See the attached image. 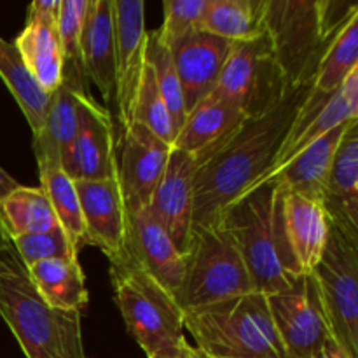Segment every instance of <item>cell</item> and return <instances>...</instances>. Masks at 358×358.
<instances>
[{"instance_id": "e575fe53", "label": "cell", "mask_w": 358, "mask_h": 358, "mask_svg": "<svg viewBox=\"0 0 358 358\" xmlns=\"http://www.w3.org/2000/svg\"><path fill=\"white\" fill-rule=\"evenodd\" d=\"M10 248L20 259L23 268L37 264V262L48 261V259H73L79 257L72 245L66 240L62 227H56L45 233L23 234L10 240Z\"/></svg>"}, {"instance_id": "d590c367", "label": "cell", "mask_w": 358, "mask_h": 358, "mask_svg": "<svg viewBox=\"0 0 358 358\" xmlns=\"http://www.w3.org/2000/svg\"><path fill=\"white\" fill-rule=\"evenodd\" d=\"M208 0H164V21L157 28L161 41L173 48L182 38L201 30Z\"/></svg>"}, {"instance_id": "1f68e13d", "label": "cell", "mask_w": 358, "mask_h": 358, "mask_svg": "<svg viewBox=\"0 0 358 358\" xmlns=\"http://www.w3.org/2000/svg\"><path fill=\"white\" fill-rule=\"evenodd\" d=\"M145 58L149 65L152 66L157 87H159L161 96H163L168 112H170L171 122H173L175 128V136H177L178 129L184 124L187 110H185L184 94H182L180 80H178L177 69H175L173 56H171L170 48L161 41L156 30L147 31Z\"/></svg>"}, {"instance_id": "836d02e7", "label": "cell", "mask_w": 358, "mask_h": 358, "mask_svg": "<svg viewBox=\"0 0 358 358\" xmlns=\"http://www.w3.org/2000/svg\"><path fill=\"white\" fill-rule=\"evenodd\" d=\"M87 7L90 0H59L56 31L63 55V72H83L80 37H83Z\"/></svg>"}, {"instance_id": "ba28073f", "label": "cell", "mask_w": 358, "mask_h": 358, "mask_svg": "<svg viewBox=\"0 0 358 358\" xmlns=\"http://www.w3.org/2000/svg\"><path fill=\"white\" fill-rule=\"evenodd\" d=\"M283 73L276 63L268 34L236 42L210 94L231 101L247 119L262 117L285 96Z\"/></svg>"}, {"instance_id": "9c48e42d", "label": "cell", "mask_w": 358, "mask_h": 358, "mask_svg": "<svg viewBox=\"0 0 358 358\" xmlns=\"http://www.w3.org/2000/svg\"><path fill=\"white\" fill-rule=\"evenodd\" d=\"M311 275L331 336L358 358V247L331 226L324 255Z\"/></svg>"}, {"instance_id": "e0dca14e", "label": "cell", "mask_w": 358, "mask_h": 358, "mask_svg": "<svg viewBox=\"0 0 358 358\" xmlns=\"http://www.w3.org/2000/svg\"><path fill=\"white\" fill-rule=\"evenodd\" d=\"M86 227L87 245L98 247L108 261L126 252L128 213L119 189L117 175L107 180L73 182Z\"/></svg>"}, {"instance_id": "8fae6325", "label": "cell", "mask_w": 358, "mask_h": 358, "mask_svg": "<svg viewBox=\"0 0 358 358\" xmlns=\"http://www.w3.org/2000/svg\"><path fill=\"white\" fill-rule=\"evenodd\" d=\"M171 147L136 122L121 129L117 182L128 215L149 206L164 173Z\"/></svg>"}, {"instance_id": "f546056e", "label": "cell", "mask_w": 358, "mask_h": 358, "mask_svg": "<svg viewBox=\"0 0 358 358\" xmlns=\"http://www.w3.org/2000/svg\"><path fill=\"white\" fill-rule=\"evenodd\" d=\"M0 226L10 241L23 234L52 231L59 224L41 187L20 185L0 201Z\"/></svg>"}, {"instance_id": "4fadbf2b", "label": "cell", "mask_w": 358, "mask_h": 358, "mask_svg": "<svg viewBox=\"0 0 358 358\" xmlns=\"http://www.w3.org/2000/svg\"><path fill=\"white\" fill-rule=\"evenodd\" d=\"M115 41V103L121 129L131 124L133 107L145 66V3L112 0Z\"/></svg>"}, {"instance_id": "8992f818", "label": "cell", "mask_w": 358, "mask_h": 358, "mask_svg": "<svg viewBox=\"0 0 358 358\" xmlns=\"http://www.w3.org/2000/svg\"><path fill=\"white\" fill-rule=\"evenodd\" d=\"M108 262L114 299L126 331L145 355L164 352L184 341V311L175 297L128 250Z\"/></svg>"}, {"instance_id": "5b68a950", "label": "cell", "mask_w": 358, "mask_h": 358, "mask_svg": "<svg viewBox=\"0 0 358 358\" xmlns=\"http://www.w3.org/2000/svg\"><path fill=\"white\" fill-rule=\"evenodd\" d=\"M184 329L212 358H285L266 294L185 311Z\"/></svg>"}, {"instance_id": "52a82bcc", "label": "cell", "mask_w": 358, "mask_h": 358, "mask_svg": "<svg viewBox=\"0 0 358 358\" xmlns=\"http://www.w3.org/2000/svg\"><path fill=\"white\" fill-rule=\"evenodd\" d=\"M184 262V282L175 296L184 313L255 292L236 241L220 226L192 227Z\"/></svg>"}, {"instance_id": "74e56055", "label": "cell", "mask_w": 358, "mask_h": 358, "mask_svg": "<svg viewBox=\"0 0 358 358\" xmlns=\"http://www.w3.org/2000/svg\"><path fill=\"white\" fill-rule=\"evenodd\" d=\"M311 358H352V357H350L348 353L338 345V341H336L332 336H329V338L324 341V345L320 346V350H318V352Z\"/></svg>"}, {"instance_id": "ffe728a7", "label": "cell", "mask_w": 358, "mask_h": 358, "mask_svg": "<svg viewBox=\"0 0 358 358\" xmlns=\"http://www.w3.org/2000/svg\"><path fill=\"white\" fill-rule=\"evenodd\" d=\"M126 250L171 296H177L184 282V255L147 208L128 215Z\"/></svg>"}, {"instance_id": "6da1fadb", "label": "cell", "mask_w": 358, "mask_h": 358, "mask_svg": "<svg viewBox=\"0 0 358 358\" xmlns=\"http://www.w3.org/2000/svg\"><path fill=\"white\" fill-rule=\"evenodd\" d=\"M313 83L287 91L262 117L243 124L198 164L192 185V227L217 226L222 210L271 175Z\"/></svg>"}, {"instance_id": "f1b7e54d", "label": "cell", "mask_w": 358, "mask_h": 358, "mask_svg": "<svg viewBox=\"0 0 358 358\" xmlns=\"http://www.w3.org/2000/svg\"><path fill=\"white\" fill-rule=\"evenodd\" d=\"M0 77L16 103L20 105L34 136L38 135L45 124L51 94L41 90L38 84L31 79L16 45L3 41L2 37H0Z\"/></svg>"}, {"instance_id": "ac0fdd59", "label": "cell", "mask_w": 358, "mask_h": 358, "mask_svg": "<svg viewBox=\"0 0 358 358\" xmlns=\"http://www.w3.org/2000/svg\"><path fill=\"white\" fill-rule=\"evenodd\" d=\"M233 45V42L199 30L170 48L187 114L215 90Z\"/></svg>"}, {"instance_id": "d6986e66", "label": "cell", "mask_w": 358, "mask_h": 358, "mask_svg": "<svg viewBox=\"0 0 358 358\" xmlns=\"http://www.w3.org/2000/svg\"><path fill=\"white\" fill-rule=\"evenodd\" d=\"M320 201L331 226L358 247V121L348 126L339 142Z\"/></svg>"}, {"instance_id": "d4e9b609", "label": "cell", "mask_w": 358, "mask_h": 358, "mask_svg": "<svg viewBox=\"0 0 358 358\" xmlns=\"http://www.w3.org/2000/svg\"><path fill=\"white\" fill-rule=\"evenodd\" d=\"M38 296L59 311H79L86 308L90 294L79 257L48 259L27 268Z\"/></svg>"}, {"instance_id": "484cf974", "label": "cell", "mask_w": 358, "mask_h": 358, "mask_svg": "<svg viewBox=\"0 0 358 358\" xmlns=\"http://www.w3.org/2000/svg\"><path fill=\"white\" fill-rule=\"evenodd\" d=\"M37 166L41 189L48 196L66 240L79 254L84 247H87V240L76 184L62 170V161L58 157L38 156Z\"/></svg>"}, {"instance_id": "30bf717a", "label": "cell", "mask_w": 358, "mask_h": 358, "mask_svg": "<svg viewBox=\"0 0 358 358\" xmlns=\"http://www.w3.org/2000/svg\"><path fill=\"white\" fill-rule=\"evenodd\" d=\"M268 304L285 358H311L331 336L313 275L301 276L285 292L268 296Z\"/></svg>"}, {"instance_id": "f35d334b", "label": "cell", "mask_w": 358, "mask_h": 358, "mask_svg": "<svg viewBox=\"0 0 358 358\" xmlns=\"http://www.w3.org/2000/svg\"><path fill=\"white\" fill-rule=\"evenodd\" d=\"M20 182L14 180L3 168H0V201H2L9 192H13L14 189L20 187Z\"/></svg>"}, {"instance_id": "2e32d148", "label": "cell", "mask_w": 358, "mask_h": 358, "mask_svg": "<svg viewBox=\"0 0 358 358\" xmlns=\"http://www.w3.org/2000/svg\"><path fill=\"white\" fill-rule=\"evenodd\" d=\"M59 0H35L28 7L27 24L13 42L31 79L51 94L62 86L63 55L56 17Z\"/></svg>"}, {"instance_id": "3957f363", "label": "cell", "mask_w": 358, "mask_h": 358, "mask_svg": "<svg viewBox=\"0 0 358 358\" xmlns=\"http://www.w3.org/2000/svg\"><path fill=\"white\" fill-rule=\"evenodd\" d=\"M0 315L27 358H86L83 313L49 306L13 248L0 254Z\"/></svg>"}, {"instance_id": "277c9868", "label": "cell", "mask_w": 358, "mask_h": 358, "mask_svg": "<svg viewBox=\"0 0 358 358\" xmlns=\"http://www.w3.org/2000/svg\"><path fill=\"white\" fill-rule=\"evenodd\" d=\"M278 187L264 180L226 206L217 226L236 241L255 292L273 296L297 282L283 247L276 213Z\"/></svg>"}, {"instance_id": "83f0119b", "label": "cell", "mask_w": 358, "mask_h": 358, "mask_svg": "<svg viewBox=\"0 0 358 358\" xmlns=\"http://www.w3.org/2000/svg\"><path fill=\"white\" fill-rule=\"evenodd\" d=\"M266 0H208L201 30L236 42L257 38L266 31Z\"/></svg>"}, {"instance_id": "7c38bea8", "label": "cell", "mask_w": 358, "mask_h": 358, "mask_svg": "<svg viewBox=\"0 0 358 358\" xmlns=\"http://www.w3.org/2000/svg\"><path fill=\"white\" fill-rule=\"evenodd\" d=\"M278 187V185H276ZM276 213L283 247L297 278L315 271L327 245L331 222L320 199L285 192L278 187Z\"/></svg>"}, {"instance_id": "4316f807", "label": "cell", "mask_w": 358, "mask_h": 358, "mask_svg": "<svg viewBox=\"0 0 358 358\" xmlns=\"http://www.w3.org/2000/svg\"><path fill=\"white\" fill-rule=\"evenodd\" d=\"M357 119H358V70L350 73L348 79H346L345 83H343V86L336 91L334 96L324 105V108L318 112L317 117L308 124V128L304 129V131L294 140V142L287 143V145L283 147L278 159H276V164L275 168H273L271 175L276 173L283 164L289 163L296 154H299L304 147L313 143L315 140L327 135L329 131L336 129L338 126L348 124V122L357 121ZM271 175H269V177H271ZM268 178H266V180H268Z\"/></svg>"}, {"instance_id": "ab89813d", "label": "cell", "mask_w": 358, "mask_h": 358, "mask_svg": "<svg viewBox=\"0 0 358 358\" xmlns=\"http://www.w3.org/2000/svg\"><path fill=\"white\" fill-rule=\"evenodd\" d=\"M9 248H10L9 238H7V234L3 233L2 226H0V254H2V252H6V250H9Z\"/></svg>"}, {"instance_id": "9a60e30c", "label": "cell", "mask_w": 358, "mask_h": 358, "mask_svg": "<svg viewBox=\"0 0 358 358\" xmlns=\"http://www.w3.org/2000/svg\"><path fill=\"white\" fill-rule=\"evenodd\" d=\"M198 161L171 147L166 168L147 210L166 231L182 255L187 254L192 233V185Z\"/></svg>"}, {"instance_id": "7a4b0ae2", "label": "cell", "mask_w": 358, "mask_h": 358, "mask_svg": "<svg viewBox=\"0 0 358 358\" xmlns=\"http://www.w3.org/2000/svg\"><path fill=\"white\" fill-rule=\"evenodd\" d=\"M357 9L336 0H266V34L289 90L313 83L329 45Z\"/></svg>"}, {"instance_id": "d6a6232c", "label": "cell", "mask_w": 358, "mask_h": 358, "mask_svg": "<svg viewBox=\"0 0 358 358\" xmlns=\"http://www.w3.org/2000/svg\"><path fill=\"white\" fill-rule=\"evenodd\" d=\"M131 122L142 124L143 128H147L150 133H154L157 138L173 145V122H171L170 112H168L166 103H164L159 87H157L152 66L149 65L147 58L145 66H143L142 72V79H140L138 93H136L135 107H133Z\"/></svg>"}, {"instance_id": "7402d4cb", "label": "cell", "mask_w": 358, "mask_h": 358, "mask_svg": "<svg viewBox=\"0 0 358 358\" xmlns=\"http://www.w3.org/2000/svg\"><path fill=\"white\" fill-rule=\"evenodd\" d=\"M238 107L224 98L208 94L187 115L173 140L175 149L187 152L196 161L203 159L219 143L233 135L245 121Z\"/></svg>"}, {"instance_id": "cb8c5ba5", "label": "cell", "mask_w": 358, "mask_h": 358, "mask_svg": "<svg viewBox=\"0 0 358 358\" xmlns=\"http://www.w3.org/2000/svg\"><path fill=\"white\" fill-rule=\"evenodd\" d=\"M90 94L86 84L62 80V86L51 93L45 124L34 136L35 157L51 156L59 161L72 145L80 124V101Z\"/></svg>"}, {"instance_id": "5bb4252c", "label": "cell", "mask_w": 358, "mask_h": 358, "mask_svg": "<svg viewBox=\"0 0 358 358\" xmlns=\"http://www.w3.org/2000/svg\"><path fill=\"white\" fill-rule=\"evenodd\" d=\"M62 170L72 182L107 180L117 175L112 117L91 94L80 101L79 131L63 156Z\"/></svg>"}, {"instance_id": "4dcf8cb0", "label": "cell", "mask_w": 358, "mask_h": 358, "mask_svg": "<svg viewBox=\"0 0 358 358\" xmlns=\"http://www.w3.org/2000/svg\"><path fill=\"white\" fill-rule=\"evenodd\" d=\"M355 70H358V9L343 24L322 58L313 80V93L332 98Z\"/></svg>"}, {"instance_id": "603a6c76", "label": "cell", "mask_w": 358, "mask_h": 358, "mask_svg": "<svg viewBox=\"0 0 358 358\" xmlns=\"http://www.w3.org/2000/svg\"><path fill=\"white\" fill-rule=\"evenodd\" d=\"M352 122L338 126L327 135L320 136L313 143L304 147L299 154H296L289 163L283 164L268 180L275 182L285 192L320 199L324 182L331 171L336 150H338L339 142H341L343 135Z\"/></svg>"}, {"instance_id": "8d00e7d4", "label": "cell", "mask_w": 358, "mask_h": 358, "mask_svg": "<svg viewBox=\"0 0 358 358\" xmlns=\"http://www.w3.org/2000/svg\"><path fill=\"white\" fill-rule=\"evenodd\" d=\"M147 358H212L208 353H205L203 350H199L198 346H192L191 343H187V339H184L182 343H178L177 346L170 350H164V352L152 353V355H147Z\"/></svg>"}, {"instance_id": "44dd1931", "label": "cell", "mask_w": 358, "mask_h": 358, "mask_svg": "<svg viewBox=\"0 0 358 358\" xmlns=\"http://www.w3.org/2000/svg\"><path fill=\"white\" fill-rule=\"evenodd\" d=\"M80 66L87 80L98 87L105 101L115 96V41L112 0H90L83 37Z\"/></svg>"}]
</instances>
